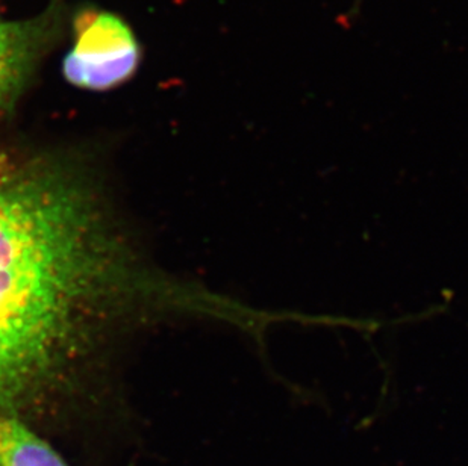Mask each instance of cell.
I'll use <instances>...</instances> for the list:
<instances>
[{
  "mask_svg": "<svg viewBox=\"0 0 468 466\" xmlns=\"http://www.w3.org/2000/svg\"><path fill=\"white\" fill-rule=\"evenodd\" d=\"M175 297L93 177L0 154V414L46 421L111 339Z\"/></svg>",
  "mask_w": 468,
  "mask_h": 466,
  "instance_id": "6da1fadb",
  "label": "cell"
},
{
  "mask_svg": "<svg viewBox=\"0 0 468 466\" xmlns=\"http://www.w3.org/2000/svg\"><path fill=\"white\" fill-rule=\"evenodd\" d=\"M140 58V46L122 18L85 11L75 20V45L64 58L62 70L71 85L103 91L128 80Z\"/></svg>",
  "mask_w": 468,
  "mask_h": 466,
  "instance_id": "7a4b0ae2",
  "label": "cell"
},
{
  "mask_svg": "<svg viewBox=\"0 0 468 466\" xmlns=\"http://www.w3.org/2000/svg\"><path fill=\"white\" fill-rule=\"evenodd\" d=\"M64 26V0H52L34 17L0 18V119L17 103L43 58L57 45Z\"/></svg>",
  "mask_w": 468,
  "mask_h": 466,
  "instance_id": "3957f363",
  "label": "cell"
},
{
  "mask_svg": "<svg viewBox=\"0 0 468 466\" xmlns=\"http://www.w3.org/2000/svg\"><path fill=\"white\" fill-rule=\"evenodd\" d=\"M0 466H69L31 424L0 414Z\"/></svg>",
  "mask_w": 468,
  "mask_h": 466,
  "instance_id": "277c9868",
  "label": "cell"
}]
</instances>
